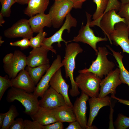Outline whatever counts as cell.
Returning a JSON list of instances; mask_svg holds the SVG:
<instances>
[{
  "mask_svg": "<svg viewBox=\"0 0 129 129\" xmlns=\"http://www.w3.org/2000/svg\"><path fill=\"white\" fill-rule=\"evenodd\" d=\"M65 48V56L62 61L64 66L65 77H69L71 84L69 93L72 97L79 95L80 92L73 77V72L75 68V59L77 55L83 51L82 48L76 43L72 42L67 44Z\"/></svg>",
  "mask_w": 129,
  "mask_h": 129,
  "instance_id": "6da1fadb",
  "label": "cell"
},
{
  "mask_svg": "<svg viewBox=\"0 0 129 129\" xmlns=\"http://www.w3.org/2000/svg\"><path fill=\"white\" fill-rule=\"evenodd\" d=\"M38 97L33 93L12 87L8 91L6 100L9 102L15 100L20 102L25 108L24 113L30 116L35 114L39 109Z\"/></svg>",
  "mask_w": 129,
  "mask_h": 129,
  "instance_id": "7a4b0ae2",
  "label": "cell"
},
{
  "mask_svg": "<svg viewBox=\"0 0 129 129\" xmlns=\"http://www.w3.org/2000/svg\"><path fill=\"white\" fill-rule=\"evenodd\" d=\"M98 50L97 57L95 60L92 61L89 67L79 70V73L91 72L102 79L113 70L115 64L108 59L107 56L110 53L106 48L99 47Z\"/></svg>",
  "mask_w": 129,
  "mask_h": 129,
  "instance_id": "3957f363",
  "label": "cell"
},
{
  "mask_svg": "<svg viewBox=\"0 0 129 129\" xmlns=\"http://www.w3.org/2000/svg\"><path fill=\"white\" fill-rule=\"evenodd\" d=\"M79 73L75 81L81 92L91 97H98L101 79L90 72Z\"/></svg>",
  "mask_w": 129,
  "mask_h": 129,
  "instance_id": "277c9868",
  "label": "cell"
},
{
  "mask_svg": "<svg viewBox=\"0 0 129 129\" xmlns=\"http://www.w3.org/2000/svg\"><path fill=\"white\" fill-rule=\"evenodd\" d=\"M65 18L64 22L61 28L52 36L48 38H45L41 47L56 54L57 53L56 51L52 46L53 43H57L58 47H60L61 46V42H64L66 45L68 43L71 41H66L63 39L62 35L65 30H67L68 33H70L72 27H75L76 26L77 22L76 19L72 16L70 13L67 15Z\"/></svg>",
  "mask_w": 129,
  "mask_h": 129,
  "instance_id": "5b68a950",
  "label": "cell"
},
{
  "mask_svg": "<svg viewBox=\"0 0 129 129\" xmlns=\"http://www.w3.org/2000/svg\"><path fill=\"white\" fill-rule=\"evenodd\" d=\"M86 13L87 18L86 24L84 26L83 25L82 23L78 34L74 37L72 41L76 42H81L88 44L94 49L97 55L98 51L97 48V43L102 41H108V39L105 34L103 38L95 35L93 31L90 28V24L91 21L92 15L87 12Z\"/></svg>",
  "mask_w": 129,
  "mask_h": 129,
  "instance_id": "8992f818",
  "label": "cell"
},
{
  "mask_svg": "<svg viewBox=\"0 0 129 129\" xmlns=\"http://www.w3.org/2000/svg\"><path fill=\"white\" fill-rule=\"evenodd\" d=\"M73 8V4L70 0L55 1L48 13L54 28H58L62 25L64 19Z\"/></svg>",
  "mask_w": 129,
  "mask_h": 129,
  "instance_id": "52a82bcc",
  "label": "cell"
},
{
  "mask_svg": "<svg viewBox=\"0 0 129 129\" xmlns=\"http://www.w3.org/2000/svg\"><path fill=\"white\" fill-rule=\"evenodd\" d=\"M119 69L117 68L102 80L98 97L102 98L110 94H111V95H115L117 87L122 83L119 78Z\"/></svg>",
  "mask_w": 129,
  "mask_h": 129,
  "instance_id": "ba28073f",
  "label": "cell"
},
{
  "mask_svg": "<svg viewBox=\"0 0 129 129\" xmlns=\"http://www.w3.org/2000/svg\"><path fill=\"white\" fill-rule=\"evenodd\" d=\"M62 61L60 56L58 55L45 75L37 84L33 93L38 97H42L48 89L49 82L53 75L58 70L63 66Z\"/></svg>",
  "mask_w": 129,
  "mask_h": 129,
  "instance_id": "9c48e42d",
  "label": "cell"
},
{
  "mask_svg": "<svg viewBox=\"0 0 129 129\" xmlns=\"http://www.w3.org/2000/svg\"><path fill=\"white\" fill-rule=\"evenodd\" d=\"M129 36L127 25L121 22L115 25L114 30L110 35V39L114 45L121 47L123 52L129 54Z\"/></svg>",
  "mask_w": 129,
  "mask_h": 129,
  "instance_id": "30bf717a",
  "label": "cell"
},
{
  "mask_svg": "<svg viewBox=\"0 0 129 129\" xmlns=\"http://www.w3.org/2000/svg\"><path fill=\"white\" fill-rule=\"evenodd\" d=\"M33 32L28 20L22 19L4 32V36L9 38H26L29 39L33 37Z\"/></svg>",
  "mask_w": 129,
  "mask_h": 129,
  "instance_id": "8fae6325",
  "label": "cell"
},
{
  "mask_svg": "<svg viewBox=\"0 0 129 129\" xmlns=\"http://www.w3.org/2000/svg\"><path fill=\"white\" fill-rule=\"evenodd\" d=\"M27 57L22 52L15 50L10 62L4 64L3 68L5 72L10 78H15L21 70H24L26 66Z\"/></svg>",
  "mask_w": 129,
  "mask_h": 129,
  "instance_id": "7c38bea8",
  "label": "cell"
},
{
  "mask_svg": "<svg viewBox=\"0 0 129 129\" xmlns=\"http://www.w3.org/2000/svg\"><path fill=\"white\" fill-rule=\"evenodd\" d=\"M122 22L127 24L125 19L121 17L114 10L109 11L103 15L100 22V27L108 38L111 44L110 35L115 29V25Z\"/></svg>",
  "mask_w": 129,
  "mask_h": 129,
  "instance_id": "4fadbf2b",
  "label": "cell"
},
{
  "mask_svg": "<svg viewBox=\"0 0 129 129\" xmlns=\"http://www.w3.org/2000/svg\"><path fill=\"white\" fill-rule=\"evenodd\" d=\"M39 107L49 110L66 104L63 96L51 87L39 100Z\"/></svg>",
  "mask_w": 129,
  "mask_h": 129,
  "instance_id": "5bb4252c",
  "label": "cell"
},
{
  "mask_svg": "<svg viewBox=\"0 0 129 129\" xmlns=\"http://www.w3.org/2000/svg\"><path fill=\"white\" fill-rule=\"evenodd\" d=\"M49 85L63 97L66 105L73 107L68 95L69 85L66 83L62 75L61 68L54 74L50 81Z\"/></svg>",
  "mask_w": 129,
  "mask_h": 129,
  "instance_id": "9a60e30c",
  "label": "cell"
},
{
  "mask_svg": "<svg viewBox=\"0 0 129 129\" xmlns=\"http://www.w3.org/2000/svg\"><path fill=\"white\" fill-rule=\"evenodd\" d=\"M89 97L81 92L80 97L76 98L73 105V110L76 120L83 129H86L87 127L86 102L89 99Z\"/></svg>",
  "mask_w": 129,
  "mask_h": 129,
  "instance_id": "2e32d148",
  "label": "cell"
},
{
  "mask_svg": "<svg viewBox=\"0 0 129 129\" xmlns=\"http://www.w3.org/2000/svg\"><path fill=\"white\" fill-rule=\"evenodd\" d=\"M11 80L13 87L30 93H33L34 91L35 85L26 70H21L16 77Z\"/></svg>",
  "mask_w": 129,
  "mask_h": 129,
  "instance_id": "e0dca14e",
  "label": "cell"
},
{
  "mask_svg": "<svg viewBox=\"0 0 129 129\" xmlns=\"http://www.w3.org/2000/svg\"><path fill=\"white\" fill-rule=\"evenodd\" d=\"M111 98L107 96L102 98L93 97L89 99L90 110L87 126L92 125L94 119L101 108L104 106H111Z\"/></svg>",
  "mask_w": 129,
  "mask_h": 129,
  "instance_id": "ac0fdd59",
  "label": "cell"
},
{
  "mask_svg": "<svg viewBox=\"0 0 129 129\" xmlns=\"http://www.w3.org/2000/svg\"><path fill=\"white\" fill-rule=\"evenodd\" d=\"M48 51L42 47L33 48L27 57V66L34 67L49 64V60L48 57Z\"/></svg>",
  "mask_w": 129,
  "mask_h": 129,
  "instance_id": "d6986e66",
  "label": "cell"
},
{
  "mask_svg": "<svg viewBox=\"0 0 129 129\" xmlns=\"http://www.w3.org/2000/svg\"><path fill=\"white\" fill-rule=\"evenodd\" d=\"M28 21L33 33H38L43 31V29L44 27H50L52 25L51 17L48 13L37 14L30 17Z\"/></svg>",
  "mask_w": 129,
  "mask_h": 129,
  "instance_id": "ffe728a7",
  "label": "cell"
},
{
  "mask_svg": "<svg viewBox=\"0 0 129 129\" xmlns=\"http://www.w3.org/2000/svg\"><path fill=\"white\" fill-rule=\"evenodd\" d=\"M50 110L58 120L62 123H69L76 120L73 107L66 104Z\"/></svg>",
  "mask_w": 129,
  "mask_h": 129,
  "instance_id": "44dd1931",
  "label": "cell"
},
{
  "mask_svg": "<svg viewBox=\"0 0 129 129\" xmlns=\"http://www.w3.org/2000/svg\"><path fill=\"white\" fill-rule=\"evenodd\" d=\"M49 4V0H29L24 13L31 17L38 14L44 13Z\"/></svg>",
  "mask_w": 129,
  "mask_h": 129,
  "instance_id": "7402d4cb",
  "label": "cell"
},
{
  "mask_svg": "<svg viewBox=\"0 0 129 129\" xmlns=\"http://www.w3.org/2000/svg\"><path fill=\"white\" fill-rule=\"evenodd\" d=\"M30 117L32 120L36 121L43 126L58 121L50 110L40 107L35 114Z\"/></svg>",
  "mask_w": 129,
  "mask_h": 129,
  "instance_id": "603a6c76",
  "label": "cell"
},
{
  "mask_svg": "<svg viewBox=\"0 0 129 129\" xmlns=\"http://www.w3.org/2000/svg\"><path fill=\"white\" fill-rule=\"evenodd\" d=\"M106 46L112 52L118 64L117 66L120 70L119 77L122 83L127 84L129 87V71L125 68L123 64V55L121 53L115 51L109 45Z\"/></svg>",
  "mask_w": 129,
  "mask_h": 129,
  "instance_id": "cb8c5ba5",
  "label": "cell"
},
{
  "mask_svg": "<svg viewBox=\"0 0 129 129\" xmlns=\"http://www.w3.org/2000/svg\"><path fill=\"white\" fill-rule=\"evenodd\" d=\"M96 4L97 8L90 23V27L97 26L100 27V22L107 7L109 0H93Z\"/></svg>",
  "mask_w": 129,
  "mask_h": 129,
  "instance_id": "d4e9b609",
  "label": "cell"
},
{
  "mask_svg": "<svg viewBox=\"0 0 129 129\" xmlns=\"http://www.w3.org/2000/svg\"><path fill=\"white\" fill-rule=\"evenodd\" d=\"M49 64L34 67L27 66L26 70L28 72L35 85L37 84L43 75L50 66Z\"/></svg>",
  "mask_w": 129,
  "mask_h": 129,
  "instance_id": "484cf974",
  "label": "cell"
},
{
  "mask_svg": "<svg viewBox=\"0 0 129 129\" xmlns=\"http://www.w3.org/2000/svg\"><path fill=\"white\" fill-rule=\"evenodd\" d=\"M19 114L16 107L13 105H12L6 112L1 129H9L15 118Z\"/></svg>",
  "mask_w": 129,
  "mask_h": 129,
  "instance_id": "4316f807",
  "label": "cell"
},
{
  "mask_svg": "<svg viewBox=\"0 0 129 129\" xmlns=\"http://www.w3.org/2000/svg\"><path fill=\"white\" fill-rule=\"evenodd\" d=\"M47 35V33L43 31L38 32L36 36L32 37L29 39L30 46L33 48L41 47L43 41Z\"/></svg>",
  "mask_w": 129,
  "mask_h": 129,
  "instance_id": "83f0119b",
  "label": "cell"
},
{
  "mask_svg": "<svg viewBox=\"0 0 129 129\" xmlns=\"http://www.w3.org/2000/svg\"><path fill=\"white\" fill-rule=\"evenodd\" d=\"M2 7L0 13L4 17H9L11 15V6L16 3L15 0H0Z\"/></svg>",
  "mask_w": 129,
  "mask_h": 129,
  "instance_id": "f1b7e54d",
  "label": "cell"
},
{
  "mask_svg": "<svg viewBox=\"0 0 129 129\" xmlns=\"http://www.w3.org/2000/svg\"><path fill=\"white\" fill-rule=\"evenodd\" d=\"M114 123L116 129H126L129 127V117L120 113Z\"/></svg>",
  "mask_w": 129,
  "mask_h": 129,
  "instance_id": "f546056e",
  "label": "cell"
},
{
  "mask_svg": "<svg viewBox=\"0 0 129 129\" xmlns=\"http://www.w3.org/2000/svg\"><path fill=\"white\" fill-rule=\"evenodd\" d=\"M12 87L11 80L9 78L0 76V101L7 89Z\"/></svg>",
  "mask_w": 129,
  "mask_h": 129,
  "instance_id": "4dcf8cb0",
  "label": "cell"
},
{
  "mask_svg": "<svg viewBox=\"0 0 129 129\" xmlns=\"http://www.w3.org/2000/svg\"><path fill=\"white\" fill-rule=\"evenodd\" d=\"M121 17L124 18L127 24L129 23V3L122 4L117 13Z\"/></svg>",
  "mask_w": 129,
  "mask_h": 129,
  "instance_id": "1f68e13d",
  "label": "cell"
},
{
  "mask_svg": "<svg viewBox=\"0 0 129 129\" xmlns=\"http://www.w3.org/2000/svg\"><path fill=\"white\" fill-rule=\"evenodd\" d=\"M24 122V129H43L44 126L36 121L25 119Z\"/></svg>",
  "mask_w": 129,
  "mask_h": 129,
  "instance_id": "d6a6232c",
  "label": "cell"
},
{
  "mask_svg": "<svg viewBox=\"0 0 129 129\" xmlns=\"http://www.w3.org/2000/svg\"><path fill=\"white\" fill-rule=\"evenodd\" d=\"M11 46H17L19 47L21 49L23 50L28 48L30 46L29 39L26 38L10 43Z\"/></svg>",
  "mask_w": 129,
  "mask_h": 129,
  "instance_id": "836d02e7",
  "label": "cell"
},
{
  "mask_svg": "<svg viewBox=\"0 0 129 129\" xmlns=\"http://www.w3.org/2000/svg\"><path fill=\"white\" fill-rule=\"evenodd\" d=\"M121 5V2L118 0H109L107 7L104 14L109 11L113 10H115L117 12L119 11Z\"/></svg>",
  "mask_w": 129,
  "mask_h": 129,
  "instance_id": "e575fe53",
  "label": "cell"
},
{
  "mask_svg": "<svg viewBox=\"0 0 129 129\" xmlns=\"http://www.w3.org/2000/svg\"><path fill=\"white\" fill-rule=\"evenodd\" d=\"M24 120L22 118H17L12 123L9 129H24Z\"/></svg>",
  "mask_w": 129,
  "mask_h": 129,
  "instance_id": "d590c367",
  "label": "cell"
},
{
  "mask_svg": "<svg viewBox=\"0 0 129 129\" xmlns=\"http://www.w3.org/2000/svg\"><path fill=\"white\" fill-rule=\"evenodd\" d=\"M64 128L63 123L59 121L43 126V129H63Z\"/></svg>",
  "mask_w": 129,
  "mask_h": 129,
  "instance_id": "8d00e7d4",
  "label": "cell"
},
{
  "mask_svg": "<svg viewBox=\"0 0 129 129\" xmlns=\"http://www.w3.org/2000/svg\"><path fill=\"white\" fill-rule=\"evenodd\" d=\"M69 125L65 129H82L79 123L77 121H73L69 123Z\"/></svg>",
  "mask_w": 129,
  "mask_h": 129,
  "instance_id": "74e56055",
  "label": "cell"
},
{
  "mask_svg": "<svg viewBox=\"0 0 129 129\" xmlns=\"http://www.w3.org/2000/svg\"><path fill=\"white\" fill-rule=\"evenodd\" d=\"M73 4V8L81 9L83 2L87 0H70Z\"/></svg>",
  "mask_w": 129,
  "mask_h": 129,
  "instance_id": "f35d334b",
  "label": "cell"
},
{
  "mask_svg": "<svg viewBox=\"0 0 129 129\" xmlns=\"http://www.w3.org/2000/svg\"><path fill=\"white\" fill-rule=\"evenodd\" d=\"M13 53H10L6 54L3 59V62L4 64L9 63L11 59Z\"/></svg>",
  "mask_w": 129,
  "mask_h": 129,
  "instance_id": "ab89813d",
  "label": "cell"
},
{
  "mask_svg": "<svg viewBox=\"0 0 129 129\" xmlns=\"http://www.w3.org/2000/svg\"><path fill=\"white\" fill-rule=\"evenodd\" d=\"M111 97L114 99L116 100L118 102L124 104L126 105L129 106V100L126 99H121L118 98L115 95H111Z\"/></svg>",
  "mask_w": 129,
  "mask_h": 129,
  "instance_id": "60d3db41",
  "label": "cell"
},
{
  "mask_svg": "<svg viewBox=\"0 0 129 129\" xmlns=\"http://www.w3.org/2000/svg\"><path fill=\"white\" fill-rule=\"evenodd\" d=\"M6 112L4 113H0V128H1L3 124L4 120L6 115Z\"/></svg>",
  "mask_w": 129,
  "mask_h": 129,
  "instance_id": "b9f144b4",
  "label": "cell"
},
{
  "mask_svg": "<svg viewBox=\"0 0 129 129\" xmlns=\"http://www.w3.org/2000/svg\"><path fill=\"white\" fill-rule=\"evenodd\" d=\"M16 2L22 5L27 4L29 0H15Z\"/></svg>",
  "mask_w": 129,
  "mask_h": 129,
  "instance_id": "7bdbcfd3",
  "label": "cell"
},
{
  "mask_svg": "<svg viewBox=\"0 0 129 129\" xmlns=\"http://www.w3.org/2000/svg\"><path fill=\"white\" fill-rule=\"evenodd\" d=\"M3 17L2 15L0 13V26H2V24H4L5 22Z\"/></svg>",
  "mask_w": 129,
  "mask_h": 129,
  "instance_id": "ee69618b",
  "label": "cell"
},
{
  "mask_svg": "<svg viewBox=\"0 0 129 129\" xmlns=\"http://www.w3.org/2000/svg\"><path fill=\"white\" fill-rule=\"evenodd\" d=\"M97 128L95 126H92V125L89 126H87L86 129H97Z\"/></svg>",
  "mask_w": 129,
  "mask_h": 129,
  "instance_id": "f6af8a7d",
  "label": "cell"
},
{
  "mask_svg": "<svg viewBox=\"0 0 129 129\" xmlns=\"http://www.w3.org/2000/svg\"><path fill=\"white\" fill-rule=\"evenodd\" d=\"M121 4L129 3V0H120Z\"/></svg>",
  "mask_w": 129,
  "mask_h": 129,
  "instance_id": "bcb514c9",
  "label": "cell"
},
{
  "mask_svg": "<svg viewBox=\"0 0 129 129\" xmlns=\"http://www.w3.org/2000/svg\"><path fill=\"white\" fill-rule=\"evenodd\" d=\"M4 41L2 40V37L1 36L0 37V45L1 46V44L4 42Z\"/></svg>",
  "mask_w": 129,
  "mask_h": 129,
  "instance_id": "7dc6e473",
  "label": "cell"
},
{
  "mask_svg": "<svg viewBox=\"0 0 129 129\" xmlns=\"http://www.w3.org/2000/svg\"><path fill=\"white\" fill-rule=\"evenodd\" d=\"M54 0L55 1H57V2H59L63 0Z\"/></svg>",
  "mask_w": 129,
  "mask_h": 129,
  "instance_id": "c3c4849f",
  "label": "cell"
},
{
  "mask_svg": "<svg viewBox=\"0 0 129 129\" xmlns=\"http://www.w3.org/2000/svg\"><path fill=\"white\" fill-rule=\"evenodd\" d=\"M127 25H128V29L129 33V23H128Z\"/></svg>",
  "mask_w": 129,
  "mask_h": 129,
  "instance_id": "681fc988",
  "label": "cell"
}]
</instances>
